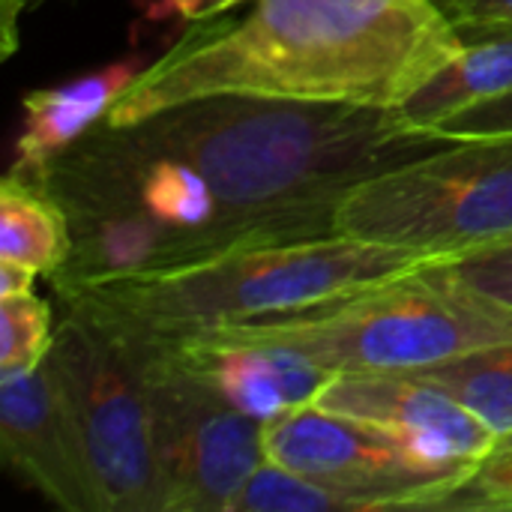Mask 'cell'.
<instances>
[{"label":"cell","mask_w":512,"mask_h":512,"mask_svg":"<svg viewBox=\"0 0 512 512\" xmlns=\"http://www.w3.org/2000/svg\"><path fill=\"white\" fill-rule=\"evenodd\" d=\"M0 378L33 372L42 366L54 345L51 306L33 291L0 297Z\"/></svg>","instance_id":"e0dca14e"},{"label":"cell","mask_w":512,"mask_h":512,"mask_svg":"<svg viewBox=\"0 0 512 512\" xmlns=\"http://www.w3.org/2000/svg\"><path fill=\"white\" fill-rule=\"evenodd\" d=\"M447 144L396 108L348 102L204 96L102 120L27 177L72 228V255L48 282L336 234L354 186Z\"/></svg>","instance_id":"6da1fadb"},{"label":"cell","mask_w":512,"mask_h":512,"mask_svg":"<svg viewBox=\"0 0 512 512\" xmlns=\"http://www.w3.org/2000/svg\"><path fill=\"white\" fill-rule=\"evenodd\" d=\"M495 450H512V435H507V438H501ZM495 450H492V453H495Z\"/></svg>","instance_id":"d4e9b609"},{"label":"cell","mask_w":512,"mask_h":512,"mask_svg":"<svg viewBox=\"0 0 512 512\" xmlns=\"http://www.w3.org/2000/svg\"><path fill=\"white\" fill-rule=\"evenodd\" d=\"M159 342H165L174 357L228 405L261 423L312 405L333 381V375L318 363L273 345L213 336H180Z\"/></svg>","instance_id":"8fae6325"},{"label":"cell","mask_w":512,"mask_h":512,"mask_svg":"<svg viewBox=\"0 0 512 512\" xmlns=\"http://www.w3.org/2000/svg\"><path fill=\"white\" fill-rule=\"evenodd\" d=\"M336 234L459 258L512 240V138L450 141L354 186Z\"/></svg>","instance_id":"5b68a950"},{"label":"cell","mask_w":512,"mask_h":512,"mask_svg":"<svg viewBox=\"0 0 512 512\" xmlns=\"http://www.w3.org/2000/svg\"><path fill=\"white\" fill-rule=\"evenodd\" d=\"M512 90V30L465 39V48L429 75L396 111L420 132Z\"/></svg>","instance_id":"4fadbf2b"},{"label":"cell","mask_w":512,"mask_h":512,"mask_svg":"<svg viewBox=\"0 0 512 512\" xmlns=\"http://www.w3.org/2000/svg\"><path fill=\"white\" fill-rule=\"evenodd\" d=\"M189 336L273 345L318 363L330 375L414 372L474 348L510 342L512 309L462 282L447 261H432L324 306Z\"/></svg>","instance_id":"277c9868"},{"label":"cell","mask_w":512,"mask_h":512,"mask_svg":"<svg viewBox=\"0 0 512 512\" xmlns=\"http://www.w3.org/2000/svg\"><path fill=\"white\" fill-rule=\"evenodd\" d=\"M0 456L48 504L66 512H102L84 441L48 360L33 372L0 378Z\"/></svg>","instance_id":"9c48e42d"},{"label":"cell","mask_w":512,"mask_h":512,"mask_svg":"<svg viewBox=\"0 0 512 512\" xmlns=\"http://www.w3.org/2000/svg\"><path fill=\"white\" fill-rule=\"evenodd\" d=\"M462 48L438 0H252L240 21L144 66L105 123L204 96L399 108Z\"/></svg>","instance_id":"7a4b0ae2"},{"label":"cell","mask_w":512,"mask_h":512,"mask_svg":"<svg viewBox=\"0 0 512 512\" xmlns=\"http://www.w3.org/2000/svg\"><path fill=\"white\" fill-rule=\"evenodd\" d=\"M435 255L345 234L240 246L201 261L51 282L60 303L105 321L177 339L225 324L264 321L390 282Z\"/></svg>","instance_id":"3957f363"},{"label":"cell","mask_w":512,"mask_h":512,"mask_svg":"<svg viewBox=\"0 0 512 512\" xmlns=\"http://www.w3.org/2000/svg\"><path fill=\"white\" fill-rule=\"evenodd\" d=\"M240 3H252V0H171V9L186 21H207V18L228 12Z\"/></svg>","instance_id":"7402d4cb"},{"label":"cell","mask_w":512,"mask_h":512,"mask_svg":"<svg viewBox=\"0 0 512 512\" xmlns=\"http://www.w3.org/2000/svg\"><path fill=\"white\" fill-rule=\"evenodd\" d=\"M45 3H51V0H0V12H3V54H12V48H15V24H18V18H24L27 12H36Z\"/></svg>","instance_id":"603a6c76"},{"label":"cell","mask_w":512,"mask_h":512,"mask_svg":"<svg viewBox=\"0 0 512 512\" xmlns=\"http://www.w3.org/2000/svg\"><path fill=\"white\" fill-rule=\"evenodd\" d=\"M414 372L462 402L498 435V441L512 435V339Z\"/></svg>","instance_id":"9a60e30c"},{"label":"cell","mask_w":512,"mask_h":512,"mask_svg":"<svg viewBox=\"0 0 512 512\" xmlns=\"http://www.w3.org/2000/svg\"><path fill=\"white\" fill-rule=\"evenodd\" d=\"M441 6L462 39L512 30V0H444Z\"/></svg>","instance_id":"44dd1931"},{"label":"cell","mask_w":512,"mask_h":512,"mask_svg":"<svg viewBox=\"0 0 512 512\" xmlns=\"http://www.w3.org/2000/svg\"><path fill=\"white\" fill-rule=\"evenodd\" d=\"M447 267L480 294L512 309V240L450 258Z\"/></svg>","instance_id":"d6986e66"},{"label":"cell","mask_w":512,"mask_h":512,"mask_svg":"<svg viewBox=\"0 0 512 512\" xmlns=\"http://www.w3.org/2000/svg\"><path fill=\"white\" fill-rule=\"evenodd\" d=\"M438 510L512 512V450L489 453L462 486H456Z\"/></svg>","instance_id":"ac0fdd59"},{"label":"cell","mask_w":512,"mask_h":512,"mask_svg":"<svg viewBox=\"0 0 512 512\" xmlns=\"http://www.w3.org/2000/svg\"><path fill=\"white\" fill-rule=\"evenodd\" d=\"M72 255L66 210L33 180L6 171L0 180V258L51 279Z\"/></svg>","instance_id":"5bb4252c"},{"label":"cell","mask_w":512,"mask_h":512,"mask_svg":"<svg viewBox=\"0 0 512 512\" xmlns=\"http://www.w3.org/2000/svg\"><path fill=\"white\" fill-rule=\"evenodd\" d=\"M99 321L141 375L153 417L165 512L231 510L234 495L267 462L264 423L198 381L165 342L105 318Z\"/></svg>","instance_id":"52a82bcc"},{"label":"cell","mask_w":512,"mask_h":512,"mask_svg":"<svg viewBox=\"0 0 512 512\" xmlns=\"http://www.w3.org/2000/svg\"><path fill=\"white\" fill-rule=\"evenodd\" d=\"M438 135L450 141H489V138H512V90L480 102L438 126Z\"/></svg>","instance_id":"ffe728a7"},{"label":"cell","mask_w":512,"mask_h":512,"mask_svg":"<svg viewBox=\"0 0 512 512\" xmlns=\"http://www.w3.org/2000/svg\"><path fill=\"white\" fill-rule=\"evenodd\" d=\"M141 72L144 63L129 57L75 81L30 90L21 99L24 123L15 138L9 171L18 177H36L51 159H57L66 147L99 126Z\"/></svg>","instance_id":"7c38bea8"},{"label":"cell","mask_w":512,"mask_h":512,"mask_svg":"<svg viewBox=\"0 0 512 512\" xmlns=\"http://www.w3.org/2000/svg\"><path fill=\"white\" fill-rule=\"evenodd\" d=\"M33 279H36V273L30 267H24L18 261H3L0 258V297L33 291Z\"/></svg>","instance_id":"cb8c5ba5"},{"label":"cell","mask_w":512,"mask_h":512,"mask_svg":"<svg viewBox=\"0 0 512 512\" xmlns=\"http://www.w3.org/2000/svg\"><path fill=\"white\" fill-rule=\"evenodd\" d=\"M438 3H444V0H438Z\"/></svg>","instance_id":"484cf974"},{"label":"cell","mask_w":512,"mask_h":512,"mask_svg":"<svg viewBox=\"0 0 512 512\" xmlns=\"http://www.w3.org/2000/svg\"><path fill=\"white\" fill-rule=\"evenodd\" d=\"M315 405L399 432L444 459L477 465L498 447L480 417L417 372L333 375Z\"/></svg>","instance_id":"30bf717a"},{"label":"cell","mask_w":512,"mask_h":512,"mask_svg":"<svg viewBox=\"0 0 512 512\" xmlns=\"http://www.w3.org/2000/svg\"><path fill=\"white\" fill-rule=\"evenodd\" d=\"M60 306L48 363L84 441L102 512H165L150 402L132 357L99 318Z\"/></svg>","instance_id":"8992f818"},{"label":"cell","mask_w":512,"mask_h":512,"mask_svg":"<svg viewBox=\"0 0 512 512\" xmlns=\"http://www.w3.org/2000/svg\"><path fill=\"white\" fill-rule=\"evenodd\" d=\"M351 510V501L333 486L291 471L276 462H261L234 495L228 512H327Z\"/></svg>","instance_id":"2e32d148"},{"label":"cell","mask_w":512,"mask_h":512,"mask_svg":"<svg viewBox=\"0 0 512 512\" xmlns=\"http://www.w3.org/2000/svg\"><path fill=\"white\" fill-rule=\"evenodd\" d=\"M264 453L333 486L354 512L438 510L480 465L435 456L399 432L315 402L264 423Z\"/></svg>","instance_id":"ba28073f"}]
</instances>
